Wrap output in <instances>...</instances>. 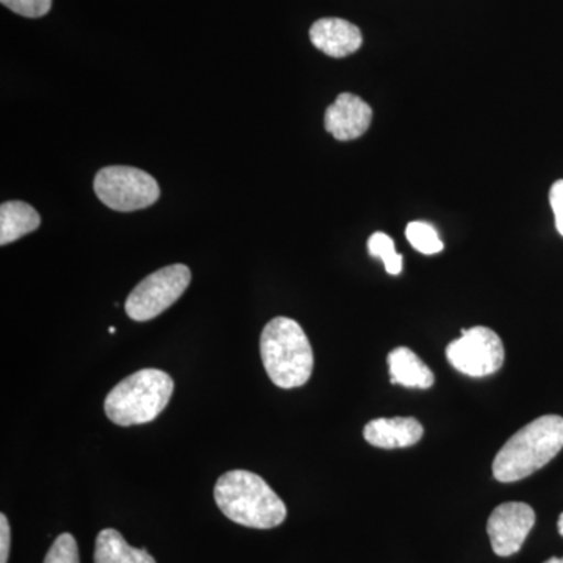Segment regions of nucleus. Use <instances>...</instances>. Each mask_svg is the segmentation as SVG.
Returning <instances> with one entry per match:
<instances>
[{"label": "nucleus", "instance_id": "f257e3e1", "mask_svg": "<svg viewBox=\"0 0 563 563\" xmlns=\"http://www.w3.org/2000/svg\"><path fill=\"white\" fill-rule=\"evenodd\" d=\"M214 501L233 523L273 529L284 523L287 506L258 474L233 470L214 485Z\"/></svg>", "mask_w": 563, "mask_h": 563}, {"label": "nucleus", "instance_id": "f03ea898", "mask_svg": "<svg viewBox=\"0 0 563 563\" xmlns=\"http://www.w3.org/2000/svg\"><path fill=\"white\" fill-rule=\"evenodd\" d=\"M562 448L563 418L544 415L507 440L493 461V476L504 484L526 479L553 461Z\"/></svg>", "mask_w": 563, "mask_h": 563}, {"label": "nucleus", "instance_id": "7ed1b4c3", "mask_svg": "<svg viewBox=\"0 0 563 563\" xmlns=\"http://www.w3.org/2000/svg\"><path fill=\"white\" fill-rule=\"evenodd\" d=\"M261 355L269 379L279 388L302 387L312 376V344L301 325L291 318L277 317L265 325Z\"/></svg>", "mask_w": 563, "mask_h": 563}, {"label": "nucleus", "instance_id": "20e7f679", "mask_svg": "<svg viewBox=\"0 0 563 563\" xmlns=\"http://www.w3.org/2000/svg\"><path fill=\"white\" fill-rule=\"evenodd\" d=\"M174 391V380L162 369L146 368L121 380L107 395L106 413L114 424H146L154 421L168 406Z\"/></svg>", "mask_w": 563, "mask_h": 563}, {"label": "nucleus", "instance_id": "39448f33", "mask_svg": "<svg viewBox=\"0 0 563 563\" xmlns=\"http://www.w3.org/2000/svg\"><path fill=\"white\" fill-rule=\"evenodd\" d=\"M95 191L111 210L147 209L161 198L157 180L133 166H107L96 174Z\"/></svg>", "mask_w": 563, "mask_h": 563}, {"label": "nucleus", "instance_id": "423d86ee", "mask_svg": "<svg viewBox=\"0 0 563 563\" xmlns=\"http://www.w3.org/2000/svg\"><path fill=\"white\" fill-rule=\"evenodd\" d=\"M191 282L187 265L165 266L140 282L125 301V312L133 321H151L179 301Z\"/></svg>", "mask_w": 563, "mask_h": 563}, {"label": "nucleus", "instance_id": "0eeeda50", "mask_svg": "<svg viewBox=\"0 0 563 563\" xmlns=\"http://www.w3.org/2000/svg\"><path fill=\"white\" fill-rule=\"evenodd\" d=\"M504 344L498 333L484 325L463 329L461 339L448 344L446 357L457 372L472 377L490 376L504 363Z\"/></svg>", "mask_w": 563, "mask_h": 563}, {"label": "nucleus", "instance_id": "6e6552de", "mask_svg": "<svg viewBox=\"0 0 563 563\" xmlns=\"http://www.w3.org/2000/svg\"><path fill=\"white\" fill-rule=\"evenodd\" d=\"M536 525V512L526 503H504L488 518L487 532L495 554L509 558L521 550Z\"/></svg>", "mask_w": 563, "mask_h": 563}, {"label": "nucleus", "instance_id": "1a4fd4ad", "mask_svg": "<svg viewBox=\"0 0 563 563\" xmlns=\"http://www.w3.org/2000/svg\"><path fill=\"white\" fill-rule=\"evenodd\" d=\"M372 121V107L351 92L340 95L324 114L325 131L339 141L361 139Z\"/></svg>", "mask_w": 563, "mask_h": 563}, {"label": "nucleus", "instance_id": "9d476101", "mask_svg": "<svg viewBox=\"0 0 563 563\" xmlns=\"http://www.w3.org/2000/svg\"><path fill=\"white\" fill-rule=\"evenodd\" d=\"M313 46L332 58H344L362 47L361 29L340 18H322L310 29Z\"/></svg>", "mask_w": 563, "mask_h": 563}, {"label": "nucleus", "instance_id": "9b49d317", "mask_svg": "<svg viewBox=\"0 0 563 563\" xmlns=\"http://www.w3.org/2000/svg\"><path fill=\"white\" fill-rule=\"evenodd\" d=\"M424 435L420 421L412 417L377 418L363 429V437L372 446L398 450L417 444Z\"/></svg>", "mask_w": 563, "mask_h": 563}, {"label": "nucleus", "instance_id": "f8f14e48", "mask_svg": "<svg viewBox=\"0 0 563 563\" xmlns=\"http://www.w3.org/2000/svg\"><path fill=\"white\" fill-rule=\"evenodd\" d=\"M390 383L409 388H431L435 384L432 369L409 347H396L388 354Z\"/></svg>", "mask_w": 563, "mask_h": 563}, {"label": "nucleus", "instance_id": "ddd939ff", "mask_svg": "<svg viewBox=\"0 0 563 563\" xmlns=\"http://www.w3.org/2000/svg\"><path fill=\"white\" fill-rule=\"evenodd\" d=\"M40 224L38 211L27 202H3L0 207V244L7 246V244L18 242L27 233L35 232Z\"/></svg>", "mask_w": 563, "mask_h": 563}, {"label": "nucleus", "instance_id": "4468645a", "mask_svg": "<svg viewBox=\"0 0 563 563\" xmlns=\"http://www.w3.org/2000/svg\"><path fill=\"white\" fill-rule=\"evenodd\" d=\"M95 563H157L146 550H139L125 542L117 529H103L98 533Z\"/></svg>", "mask_w": 563, "mask_h": 563}, {"label": "nucleus", "instance_id": "2eb2a0df", "mask_svg": "<svg viewBox=\"0 0 563 563\" xmlns=\"http://www.w3.org/2000/svg\"><path fill=\"white\" fill-rule=\"evenodd\" d=\"M406 236L415 250L421 252V254L433 255L443 251L444 246L442 240H440L439 232L429 222H410L406 228Z\"/></svg>", "mask_w": 563, "mask_h": 563}, {"label": "nucleus", "instance_id": "dca6fc26", "mask_svg": "<svg viewBox=\"0 0 563 563\" xmlns=\"http://www.w3.org/2000/svg\"><path fill=\"white\" fill-rule=\"evenodd\" d=\"M368 252L372 257L380 258L385 269L391 276L402 272V255L396 252L395 242L384 232H376L369 236Z\"/></svg>", "mask_w": 563, "mask_h": 563}, {"label": "nucleus", "instance_id": "f3484780", "mask_svg": "<svg viewBox=\"0 0 563 563\" xmlns=\"http://www.w3.org/2000/svg\"><path fill=\"white\" fill-rule=\"evenodd\" d=\"M43 563H80L76 539L70 533L58 536Z\"/></svg>", "mask_w": 563, "mask_h": 563}, {"label": "nucleus", "instance_id": "a211bd4d", "mask_svg": "<svg viewBox=\"0 0 563 563\" xmlns=\"http://www.w3.org/2000/svg\"><path fill=\"white\" fill-rule=\"evenodd\" d=\"M3 7L24 18L46 16L52 9V0H0Z\"/></svg>", "mask_w": 563, "mask_h": 563}, {"label": "nucleus", "instance_id": "6ab92c4d", "mask_svg": "<svg viewBox=\"0 0 563 563\" xmlns=\"http://www.w3.org/2000/svg\"><path fill=\"white\" fill-rule=\"evenodd\" d=\"M550 202L554 211L555 228L563 236V180L555 181L551 187Z\"/></svg>", "mask_w": 563, "mask_h": 563}, {"label": "nucleus", "instance_id": "aec40b11", "mask_svg": "<svg viewBox=\"0 0 563 563\" xmlns=\"http://www.w3.org/2000/svg\"><path fill=\"white\" fill-rule=\"evenodd\" d=\"M11 543L10 523L7 515H0V563L9 562Z\"/></svg>", "mask_w": 563, "mask_h": 563}, {"label": "nucleus", "instance_id": "412c9836", "mask_svg": "<svg viewBox=\"0 0 563 563\" xmlns=\"http://www.w3.org/2000/svg\"><path fill=\"white\" fill-rule=\"evenodd\" d=\"M559 533L563 537V514L561 515V518H559Z\"/></svg>", "mask_w": 563, "mask_h": 563}, {"label": "nucleus", "instance_id": "4be33fe9", "mask_svg": "<svg viewBox=\"0 0 563 563\" xmlns=\"http://www.w3.org/2000/svg\"><path fill=\"white\" fill-rule=\"evenodd\" d=\"M544 563H563V558L562 559L553 558V559H550V561H547Z\"/></svg>", "mask_w": 563, "mask_h": 563}, {"label": "nucleus", "instance_id": "5701e85b", "mask_svg": "<svg viewBox=\"0 0 563 563\" xmlns=\"http://www.w3.org/2000/svg\"><path fill=\"white\" fill-rule=\"evenodd\" d=\"M109 332H110V333H114V332H117V329H114V328H110V329H109Z\"/></svg>", "mask_w": 563, "mask_h": 563}]
</instances>
